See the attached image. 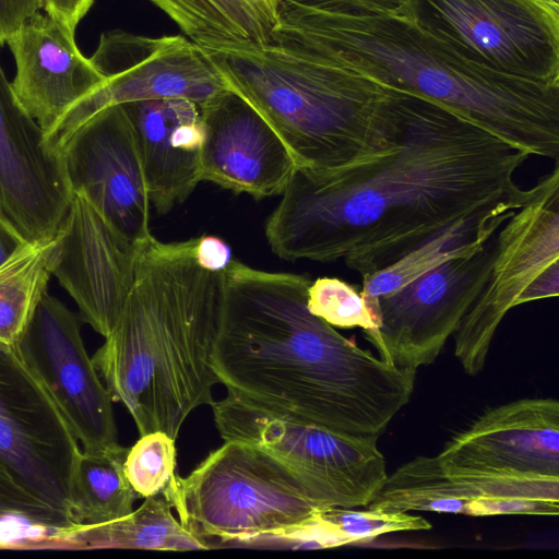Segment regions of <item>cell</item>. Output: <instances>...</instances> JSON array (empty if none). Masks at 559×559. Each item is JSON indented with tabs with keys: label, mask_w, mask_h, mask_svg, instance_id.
I'll use <instances>...</instances> for the list:
<instances>
[{
	"label": "cell",
	"mask_w": 559,
	"mask_h": 559,
	"mask_svg": "<svg viewBox=\"0 0 559 559\" xmlns=\"http://www.w3.org/2000/svg\"><path fill=\"white\" fill-rule=\"evenodd\" d=\"M528 154L473 120L411 93L404 131L389 150L344 168L296 167L265 224L281 259L342 260L361 278L527 190L514 174Z\"/></svg>",
	"instance_id": "6da1fadb"
},
{
	"label": "cell",
	"mask_w": 559,
	"mask_h": 559,
	"mask_svg": "<svg viewBox=\"0 0 559 559\" xmlns=\"http://www.w3.org/2000/svg\"><path fill=\"white\" fill-rule=\"evenodd\" d=\"M213 368L240 400L326 429L379 438L411 400L415 371L361 349L307 306L311 281L231 260Z\"/></svg>",
	"instance_id": "7a4b0ae2"
},
{
	"label": "cell",
	"mask_w": 559,
	"mask_h": 559,
	"mask_svg": "<svg viewBox=\"0 0 559 559\" xmlns=\"http://www.w3.org/2000/svg\"><path fill=\"white\" fill-rule=\"evenodd\" d=\"M274 45L436 100L530 156L559 163V83L476 64L400 0H277Z\"/></svg>",
	"instance_id": "3957f363"
},
{
	"label": "cell",
	"mask_w": 559,
	"mask_h": 559,
	"mask_svg": "<svg viewBox=\"0 0 559 559\" xmlns=\"http://www.w3.org/2000/svg\"><path fill=\"white\" fill-rule=\"evenodd\" d=\"M197 238L142 246L120 317L92 360L114 402L143 436L177 439L190 413L212 405L223 272L195 261Z\"/></svg>",
	"instance_id": "277c9868"
},
{
	"label": "cell",
	"mask_w": 559,
	"mask_h": 559,
	"mask_svg": "<svg viewBox=\"0 0 559 559\" xmlns=\"http://www.w3.org/2000/svg\"><path fill=\"white\" fill-rule=\"evenodd\" d=\"M227 87L251 104L297 167L344 168L393 146L409 92L277 45L201 47Z\"/></svg>",
	"instance_id": "5b68a950"
},
{
	"label": "cell",
	"mask_w": 559,
	"mask_h": 559,
	"mask_svg": "<svg viewBox=\"0 0 559 559\" xmlns=\"http://www.w3.org/2000/svg\"><path fill=\"white\" fill-rule=\"evenodd\" d=\"M181 525L206 543L285 542L324 509L306 483L267 452L225 441L162 493Z\"/></svg>",
	"instance_id": "8992f818"
},
{
	"label": "cell",
	"mask_w": 559,
	"mask_h": 559,
	"mask_svg": "<svg viewBox=\"0 0 559 559\" xmlns=\"http://www.w3.org/2000/svg\"><path fill=\"white\" fill-rule=\"evenodd\" d=\"M558 294L559 163H555L493 236L487 281L454 333V354L464 371L476 376L484 369L498 326L512 308Z\"/></svg>",
	"instance_id": "52a82bcc"
},
{
	"label": "cell",
	"mask_w": 559,
	"mask_h": 559,
	"mask_svg": "<svg viewBox=\"0 0 559 559\" xmlns=\"http://www.w3.org/2000/svg\"><path fill=\"white\" fill-rule=\"evenodd\" d=\"M211 406L225 441L251 444L278 459L323 508H366L388 477L376 437L336 432L230 393Z\"/></svg>",
	"instance_id": "ba28073f"
},
{
	"label": "cell",
	"mask_w": 559,
	"mask_h": 559,
	"mask_svg": "<svg viewBox=\"0 0 559 559\" xmlns=\"http://www.w3.org/2000/svg\"><path fill=\"white\" fill-rule=\"evenodd\" d=\"M463 58L504 74L559 83V10L539 0H400Z\"/></svg>",
	"instance_id": "9c48e42d"
},
{
	"label": "cell",
	"mask_w": 559,
	"mask_h": 559,
	"mask_svg": "<svg viewBox=\"0 0 559 559\" xmlns=\"http://www.w3.org/2000/svg\"><path fill=\"white\" fill-rule=\"evenodd\" d=\"M492 249L493 237L473 240L379 297L364 335L380 358L415 372L432 364L486 283Z\"/></svg>",
	"instance_id": "30bf717a"
},
{
	"label": "cell",
	"mask_w": 559,
	"mask_h": 559,
	"mask_svg": "<svg viewBox=\"0 0 559 559\" xmlns=\"http://www.w3.org/2000/svg\"><path fill=\"white\" fill-rule=\"evenodd\" d=\"M90 59L105 85L74 105L45 134L46 143L58 153L76 128L108 106L183 98L201 107L227 87L209 55L180 35L148 37L108 31Z\"/></svg>",
	"instance_id": "8fae6325"
},
{
	"label": "cell",
	"mask_w": 559,
	"mask_h": 559,
	"mask_svg": "<svg viewBox=\"0 0 559 559\" xmlns=\"http://www.w3.org/2000/svg\"><path fill=\"white\" fill-rule=\"evenodd\" d=\"M81 451L16 346L0 344V463L26 489L73 519L71 483Z\"/></svg>",
	"instance_id": "7c38bea8"
},
{
	"label": "cell",
	"mask_w": 559,
	"mask_h": 559,
	"mask_svg": "<svg viewBox=\"0 0 559 559\" xmlns=\"http://www.w3.org/2000/svg\"><path fill=\"white\" fill-rule=\"evenodd\" d=\"M83 451L118 445L114 400L88 356L78 316L45 292L16 344Z\"/></svg>",
	"instance_id": "4fadbf2b"
},
{
	"label": "cell",
	"mask_w": 559,
	"mask_h": 559,
	"mask_svg": "<svg viewBox=\"0 0 559 559\" xmlns=\"http://www.w3.org/2000/svg\"><path fill=\"white\" fill-rule=\"evenodd\" d=\"M60 155L72 194L83 195L131 239L153 236L142 162L122 105L108 106L84 121Z\"/></svg>",
	"instance_id": "5bb4252c"
},
{
	"label": "cell",
	"mask_w": 559,
	"mask_h": 559,
	"mask_svg": "<svg viewBox=\"0 0 559 559\" xmlns=\"http://www.w3.org/2000/svg\"><path fill=\"white\" fill-rule=\"evenodd\" d=\"M58 236L52 275L76 304L81 319L106 337L133 286L147 239L128 237L81 194H72Z\"/></svg>",
	"instance_id": "9a60e30c"
},
{
	"label": "cell",
	"mask_w": 559,
	"mask_h": 559,
	"mask_svg": "<svg viewBox=\"0 0 559 559\" xmlns=\"http://www.w3.org/2000/svg\"><path fill=\"white\" fill-rule=\"evenodd\" d=\"M72 193L60 153L17 103L0 64V212L27 242L57 235Z\"/></svg>",
	"instance_id": "2e32d148"
},
{
	"label": "cell",
	"mask_w": 559,
	"mask_h": 559,
	"mask_svg": "<svg viewBox=\"0 0 559 559\" xmlns=\"http://www.w3.org/2000/svg\"><path fill=\"white\" fill-rule=\"evenodd\" d=\"M445 472L559 478V402L521 399L486 411L437 455Z\"/></svg>",
	"instance_id": "e0dca14e"
},
{
	"label": "cell",
	"mask_w": 559,
	"mask_h": 559,
	"mask_svg": "<svg viewBox=\"0 0 559 559\" xmlns=\"http://www.w3.org/2000/svg\"><path fill=\"white\" fill-rule=\"evenodd\" d=\"M200 110L201 180L254 199L282 194L297 165L261 114L229 87Z\"/></svg>",
	"instance_id": "ac0fdd59"
},
{
	"label": "cell",
	"mask_w": 559,
	"mask_h": 559,
	"mask_svg": "<svg viewBox=\"0 0 559 559\" xmlns=\"http://www.w3.org/2000/svg\"><path fill=\"white\" fill-rule=\"evenodd\" d=\"M7 44L15 62L13 94L44 136L74 105L105 85L76 46L74 31L46 13L26 19Z\"/></svg>",
	"instance_id": "d6986e66"
},
{
	"label": "cell",
	"mask_w": 559,
	"mask_h": 559,
	"mask_svg": "<svg viewBox=\"0 0 559 559\" xmlns=\"http://www.w3.org/2000/svg\"><path fill=\"white\" fill-rule=\"evenodd\" d=\"M134 132L151 204L166 214L201 180L200 107L183 98L122 104Z\"/></svg>",
	"instance_id": "ffe728a7"
},
{
	"label": "cell",
	"mask_w": 559,
	"mask_h": 559,
	"mask_svg": "<svg viewBox=\"0 0 559 559\" xmlns=\"http://www.w3.org/2000/svg\"><path fill=\"white\" fill-rule=\"evenodd\" d=\"M384 511H430L471 516L551 515L559 510L521 499L499 480L445 472L437 456H416L388 475L366 507Z\"/></svg>",
	"instance_id": "44dd1931"
},
{
	"label": "cell",
	"mask_w": 559,
	"mask_h": 559,
	"mask_svg": "<svg viewBox=\"0 0 559 559\" xmlns=\"http://www.w3.org/2000/svg\"><path fill=\"white\" fill-rule=\"evenodd\" d=\"M200 47L274 45L277 0H148Z\"/></svg>",
	"instance_id": "7402d4cb"
},
{
	"label": "cell",
	"mask_w": 559,
	"mask_h": 559,
	"mask_svg": "<svg viewBox=\"0 0 559 559\" xmlns=\"http://www.w3.org/2000/svg\"><path fill=\"white\" fill-rule=\"evenodd\" d=\"M15 480L0 463V549H78L83 527Z\"/></svg>",
	"instance_id": "603a6c76"
},
{
	"label": "cell",
	"mask_w": 559,
	"mask_h": 559,
	"mask_svg": "<svg viewBox=\"0 0 559 559\" xmlns=\"http://www.w3.org/2000/svg\"><path fill=\"white\" fill-rule=\"evenodd\" d=\"M74 540L78 549H210L174 516L170 503L162 493L145 498L136 510L123 518L96 525L84 524Z\"/></svg>",
	"instance_id": "cb8c5ba5"
},
{
	"label": "cell",
	"mask_w": 559,
	"mask_h": 559,
	"mask_svg": "<svg viewBox=\"0 0 559 559\" xmlns=\"http://www.w3.org/2000/svg\"><path fill=\"white\" fill-rule=\"evenodd\" d=\"M129 448L120 444L99 451H81L72 476V516L96 525L130 514L141 499L124 473Z\"/></svg>",
	"instance_id": "d4e9b609"
},
{
	"label": "cell",
	"mask_w": 559,
	"mask_h": 559,
	"mask_svg": "<svg viewBox=\"0 0 559 559\" xmlns=\"http://www.w3.org/2000/svg\"><path fill=\"white\" fill-rule=\"evenodd\" d=\"M59 250L58 233L25 242L0 265V344L16 346L47 292Z\"/></svg>",
	"instance_id": "484cf974"
},
{
	"label": "cell",
	"mask_w": 559,
	"mask_h": 559,
	"mask_svg": "<svg viewBox=\"0 0 559 559\" xmlns=\"http://www.w3.org/2000/svg\"><path fill=\"white\" fill-rule=\"evenodd\" d=\"M429 528L431 524L426 519L408 512L330 507L314 515L307 540L312 548H330L368 543L388 533Z\"/></svg>",
	"instance_id": "4316f807"
},
{
	"label": "cell",
	"mask_w": 559,
	"mask_h": 559,
	"mask_svg": "<svg viewBox=\"0 0 559 559\" xmlns=\"http://www.w3.org/2000/svg\"><path fill=\"white\" fill-rule=\"evenodd\" d=\"M129 448L126 476L140 498L163 493L175 477V439L163 431H152Z\"/></svg>",
	"instance_id": "83f0119b"
},
{
	"label": "cell",
	"mask_w": 559,
	"mask_h": 559,
	"mask_svg": "<svg viewBox=\"0 0 559 559\" xmlns=\"http://www.w3.org/2000/svg\"><path fill=\"white\" fill-rule=\"evenodd\" d=\"M309 311L332 326L374 329L366 302L354 286L335 277H320L308 288Z\"/></svg>",
	"instance_id": "f1b7e54d"
},
{
	"label": "cell",
	"mask_w": 559,
	"mask_h": 559,
	"mask_svg": "<svg viewBox=\"0 0 559 559\" xmlns=\"http://www.w3.org/2000/svg\"><path fill=\"white\" fill-rule=\"evenodd\" d=\"M41 9L40 0H0V47L26 19Z\"/></svg>",
	"instance_id": "f546056e"
},
{
	"label": "cell",
	"mask_w": 559,
	"mask_h": 559,
	"mask_svg": "<svg viewBox=\"0 0 559 559\" xmlns=\"http://www.w3.org/2000/svg\"><path fill=\"white\" fill-rule=\"evenodd\" d=\"M194 257L197 263L211 272H223L231 262L229 246L216 236H202L197 238Z\"/></svg>",
	"instance_id": "4dcf8cb0"
},
{
	"label": "cell",
	"mask_w": 559,
	"mask_h": 559,
	"mask_svg": "<svg viewBox=\"0 0 559 559\" xmlns=\"http://www.w3.org/2000/svg\"><path fill=\"white\" fill-rule=\"evenodd\" d=\"M45 13L72 31L92 8L94 0H40Z\"/></svg>",
	"instance_id": "1f68e13d"
},
{
	"label": "cell",
	"mask_w": 559,
	"mask_h": 559,
	"mask_svg": "<svg viewBox=\"0 0 559 559\" xmlns=\"http://www.w3.org/2000/svg\"><path fill=\"white\" fill-rule=\"evenodd\" d=\"M25 242L27 241L0 212V265Z\"/></svg>",
	"instance_id": "d6a6232c"
},
{
	"label": "cell",
	"mask_w": 559,
	"mask_h": 559,
	"mask_svg": "<svg viewBox=\"0 0 559 559\" xmlns=\"http://www.w3.org/2000/svg\"><path fill=\"white\" fill-rule=\"evenodd\" d=\"M539 1L544 2L545 4H547L554 9L559 10V0H539Z\"/></svg>",
	"instance_id": "836d02e7"
}]
</instances>
